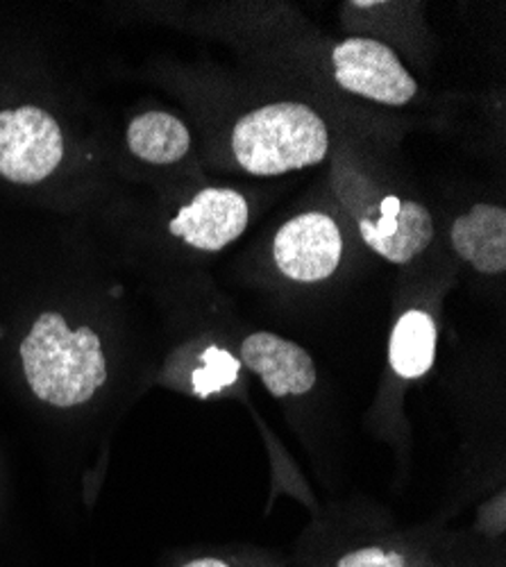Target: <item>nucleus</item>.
<instances>
[{"label": "nucleus", "mask_w": 506, "mask_h": 567, "mask_svg": "<svg viewBox=\"0 0 506 567\" xmlns=\"http://www.w3.org/2000/svg\"><path fill=\"white\" fill-rule=\"evenodd\" d=\"M19 352L32 393L53 406L84 404L107 382L99 334L91 327L71 329L62 313H41Z\"/></svg>", "instance_id": "nucleus-1"}, {"label": "nucleus", "mask_w": 506, "mask_h": 567, "mask_svg": "<svg viewBox=\"0 0 506 567\" xmlns=\"http://www.w3.org/2000/svg\"><path fill=\"white\" fill-rule=\"evenodd\" d=\"M326 121L302 103H272L246 114L233 132V151L244 171L261 177L316 166L326 159Z\"/></svg>", "instance_id": "nucleus-2"}, {"label": "nucleus", "mask_w": 506, "mask_h": 567, "mask_svg": "<svg viewBox=\"0 0 506 567\" xmlns=\"http://www.w3.org/2000/svg\"><path fill=\"white\" fill-rule=\"evenodd\" d=\"M64 157V134L41 107L21 105L0 112V177L12 184H39Z\"/></svg>", "instance_id": "nucleus-3"}, {"label": "nucleus", "mask_w": 506, "mask_h": 567, "mask_svg": "<svg viewBox=\"0 0 506 567\" xmlns=\"http://www.w3.org/2000/svg\"><path fill=\"white\" fill-rule=\"evenodd\" d=\"M332 64L334 80L361 99L400 107L419 93L416 80L382 41L365 37L345 39L334 49Z\"/></svg>", "instance_id": "nucleus-4"}, {"label": "nucleus", "mask_w": 506, "mask_h": 567, "mask_svg": "<svg viewBox=\"0 0 506 567\" xmlns=\"http://www.w3.org/2000/svg\"><path fill=\"white\" fill-rule=\"evenodd\" d=\"M343 257L341 229L328 214L307 212L275 234L272 259L280 272L293 281L311 284L334 275Z\"/></svg>", "instance_id": "nucleus-5"}, {"label": "nucleus", "mask_w": 506, "mask_h": 567, "mask_svg": "<svg viewBox=\"0 0 506 567\" xmlns=\"http://www.w3.org/2000/svg\"><path fill=\"white\" fill-rule=\"evenodd\" d=\"M248 218V203L235 188H203L175 214L168 229L196 250L218 252L239 239Z\"/></svg>", "instance_id": "nucleus-6"}, {"label": "nucleus", "mask_w": 506, "mask_h": 567, "mask_svg": "<svg viewBox=\"0 0 506 567\" xmlns=\"http://www.w3.org/2000/svg\"><path fill=\"white\" fill-rule=\"evenodd\" d=\"M361 239L391 264H409L434 239V220L430 212L413 200L384 198L380 214L359 220Z\"/></svg>", "instance_id": "nucleus-7"}, {"label": "nucleus", "mask_w": 506, "mask_h": 567, "mask_svg": "<svg viewBox=\"0 0 506 567\" xmlns=\"http://www.w3.org/2000/svg\"><path fill=\"white\" fill-rule=\"evenodd\" d=\"M241 361L261 377L275 398L304 395L316 386V365L309 352L270 332L248 337L241 346Z\"/></svg>", "instance_id": "nucleus-8"}, {"label": "nucleus", "mask_w": 506, "mask_h": 567, "mask_svg": "<svg viewBox=\"0 0 506 567\" xmlns=\"http://www.w3.org/2000/svg\"><path fill=\"white\" fill-rule=\"evenodd\" d=\"M450 241L456 255L482 275L506 270V212L495 205H475L452 223Z\"/></svg>", "instance_id": "nucleus-9"}, {"label": "nucleus", "mask_w": 506, "mask_h": 567, "mask_svg": "<svg viewBox=\"0 0 506 567\" xmlns=\"http://www.w3.org/2000/svg\"><path fill=\"white\" fill-rule=\"evenodd\" d=\"M127 148L146 164L168 166L189 153L192 134L179 118L166 112H148L127 125Z\"/></svg>", "instance_id": "nucleus-10"}, {"label": "nucleus", "mask_w": 506, "mask_h": 567, "mask_svg": "<svg viewBox=\"0 0 506 567\" xmlns=\"http://www.w3.org/2000/svg\"><path fill=\"white\" fill-rule=\"evenodd\" d=\"M436 322L425 311H406L391 334L389 359L393 370L404 380H419L423 377L436 354Z\"/></svg>", "instance_id": "nucleus-11"}, {"label": "nucleus", "mask_w": 506, "mask_h": 567, "mask_svg": "<svg viewBox=\"0 0 506 567\" xmlns=\"http://www.w3.org/2000/svg\"><path fill=\"white\" fill-rule=\"evenodd\" d=\"M239 363L229 357L225 350L209 348L205 352V368L196 370L194 389L198 395H209L218 389H225L237 380Z\"/></svg>", "instance_id": "nucleus-12"}, {"label": "nucleus", "mask_w": 506, "mask_h": 567, "mask_svg": "<svg viewBox=\"0 0 506 567\" xmlns=\"http://www.w3.org/2000/svg\"><path fill=\"white\" fill-rule=\"evenodd\" d=\"M339 567H404V560L395 551L368 547L352 551L339 560Z\"/></svg>", "instance_id": "nucleus-13"}, {"label": "nucleus", "mask_w": 506, "mask_h": 567, "mask_svg": "<svg viewBox=\"0 0 506 567\" xmlns=\"http://www.w3.org/2000/svg\"><path fill=\"white\" fill-rule=\"evenodd\" d=\"M184 567H229V565H225L223 560H216V558H198V560L187 563Z\"/></svg>", "instance_id": "nucleus-14"}]
</instances>
